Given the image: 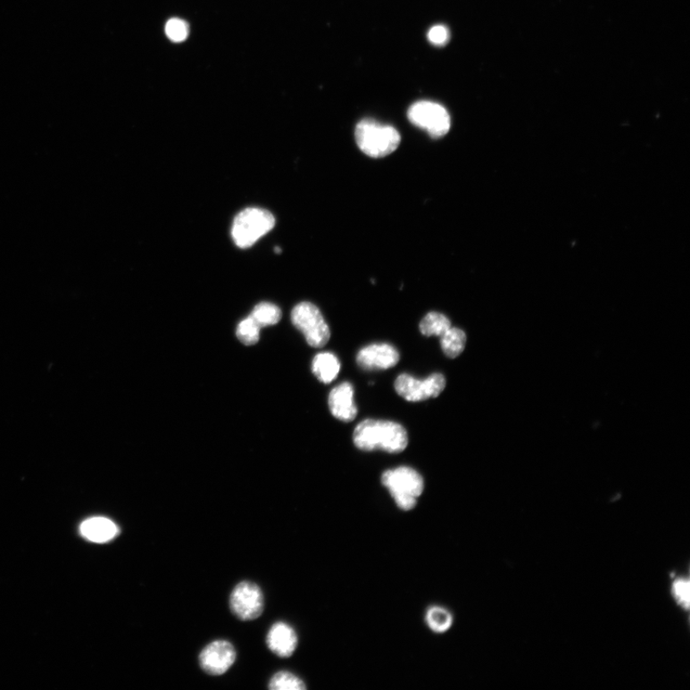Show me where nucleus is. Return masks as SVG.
<instances>
[{
  "instance_id": "nucleus-1",
  "label": "nucleus",
  "mask_w": 690,
  "mask_h": 690,
  "mask_svg": "<svg viewBox=\"0 0 690 690\" xmlns=\"http://www.w3.org/2000/svg\"><path fill=\"white\" fill-rule=\"evenodd\" d=\"M353 441L362 451L383 450L390 453H402L409 445L408 433L402 425L375 420L361 422L355 428Z\"/></svg>"
},
{
  "instance_id": "nucleus-2",
  "label": "nucleus",
  "mask_w": 690,
  "mask_h": 690,
  "mask_svg": "<svg viewBox=\"0 0 690 690\" xmlns=\"http://www.w3.org/2000/svg\"><path fill=\"white\" fill-rule=\"evenodd\" d=\"M382 484L403 511H411L424 491V479L414 469L401 466L386 471Z\"/></svg>"
},
{
  "instance_id": "nucleus-3",
  "label": "nucleus",
  "mask_w": 690,
  "mask_h": 690,
  "mask_svg": "<svg viewBox=\"0 0 690 690\" xmlns=\"http://www.w3.org/2000/svg\"><path fill=\"white\" fill-rule=\"evenodd\" d=\"M355 138L360 150L373 159H381L393 154L401 142L395 128L372 120H363L358 123Z\"/></svg>"
},
{
  "instance_id": "nucleus-4",
  "label": "nucleus",
  "mask_w": 690,
  "mask_h": 690,
  "mask_svg": "<svg viewBox=\"0 0 690 690\" xmlns=\"http://www.w3.org/2000/svg\"><path fill=\"white\" fill-rule=\"evenodd\" d=\"M276 226V218L263 208H245L233 220L231 236L241 249L254 245Z\"/></svg>"
},
{
  "instance_id": "nucleus-5",
  "label": "nucleus",
  "mask_w": 690,
  "mask_h": 690,
  "mask_svg": "<svg viewBox=\"0 0 690 690\" xmlns=\"http://www.w3.org/2000/svg\"><path fill=\"white\" fill-rule=\"evenodd\" d=\"M292 321L295 327L304 335L310 346L320 348L329 342L330 328L316 305L310 303L297 304L292 312Z\"/></svg>"
},
{
  "instance_id": "nucleus-6",
  "label": "nucleus",
  "mask_w": 690,
  "mask_h": 690,
  "mask_svg": "<svg viewBox=\"0 0 690 690\" xmlns=\"http://www.w3.org/2000/svg\"><path fill=\"white\" fill-rule=\"evenodd\" d=\"M409 121L434 138L448 134L451 128V117L448 111L432 101H420L413 104L408 111Z\"/></svg>"
},
{
  "instance_id": "nucleus-7",
  "label": "nucleus",
  "mask_w": 690,
  "mask_h": 690,
  "mask_svg": "<svg viewBox=\"0 0 690 690\" xmlns=\"http://www.w3.org/2000/svg\"><path fill=\"white\" fill-rule=\"evenodd\" d=\"M445 387V377L440 373L432 374L425 380L415 379L409 374H401L395 383L396 393L409 402L436 398L444 392Z\"/></svg>"
},
{
  "instance_id": "nucleus-8",
  "label": "nucleus",
  "mask_w": 690,
  "mask_h": 690,
  "mask_svg": "<svg viewBox=\"0 0 690 690\" xmlns=\"http://www.w3.org/2000/svg\"><path fill=\"white\" fill-rule=\"evenodd\" d=\"M232 613L241 620H254L262 615L264 595L255 583L243 581L233 589L229 600Z\"/></svg>"
},
{
  "instance_id": "nucleus-9",
  "label": "nucleus",
  "mask_w": 690,
  "mask_h": 690,
  "mask_svg": "<svg viewBox=\"0 0 690 690\" xmlns=\"http://www.w3.org/2000/svg\"><path fill=\"white\" fill-rule=\"evenodd\" d=\"M237 650L227 641L219 640L208 644L200 655V665L208 674H225L237 661Z\"/></svg>"
},
{
  "instance_id": "nucleus-10",
  "label": "nucleus",
  "mask_w": 690,
  "mask_h": 690,
  "mask_svg": "<svg viewBox=\"0 0 690 690\" xmlns=\"http://www.w3.org/2000/svg\"><path fill=\"white\" fill-rule=\"evenodd\" d=\"M356 360L362 370H388L396 366L400 354L392 345L373 344L361 349Z\"/></svg>"
},
{
  "instance_id": "nucleus-11",
  "label": "nucleus",
  "mask_w": 690,
  "mask_h": 690,
  "mask_svg": "<svg viewBox=\"0 0 690 690\" xmlns=\"http://www.w3.org/2000/svg\"><path fill=\"white\" fill-rule=\"evenodd\" d=\"M329 409L334 418L343 422L356 419L358 409L354 401V387L348 382L342 383L331 390L328 399Z\"/></svg>"
},
{
  "instance_id": "nucleus-12",
  "label": "nucleus",
  "mask_w": 690,
  "mask_h": 690,
  "mask_svg": "<svg viewBox=\"0 0 690 690\" xmlns=\"http://www.w3.org/2000/svg\"><path fill=\"white\" fill-rule=\"evenodd\" d=\"M297 644V634L291 625L282 621L272 625L267 636V645L273 654L289 658L295 653Z\"/></svg>"
},
{
  "instance_id": "nucleus-13",
  "label": "nucleus",
  "mask_w": 690,
  "mask_h": 690,
  "mask_svg": "<svg viewBox=\"0 0 690 690\" xmlns=\"http://www.w3.org/2000/svg\"><path fill=\"white\" fill-rule=\"evenodd\" d=\"M80 531L91 542L107 543L119 535L120 528L108 518L95 517L85 520Z\"/></svg>"
},
{
  "instance_id": "nucleus-14",
  "label": "nucleus",
  "mask_w": 690,
  "mask_h": 690,
  "mask_svg": "<svg viewBox=\"0 0 690 690\" xmlns=\"http://www.w3.org/2000/svg\"><path fill=\"white\" fill-rule=\"evenodd\" d=\"M312 373L323 384H330L341 370V362L337 356L329 353L318 354L312 363Z\"/></svg>"
},
{
  "instance_id": "nucleus-15",
  "label": "nucleus",
  "mask_w": 690,
  "mask_h": 690,
  "mask_svg": "<svg viewBox=\"0 0 690 690\" xmlns=\"http://www.w3.org/2000/svg\"><path fill=\"white\" fill-rule=\"evenodd\" d=\"M425 621L429 630L436 634H445L451 629L453 618L446 608L433 606L428 609Z\"/></svg>"
},
{
  "instance_id": "nucleus-16",
  "label": "nucleus",
  "mask_w": 690,
  "mask_h": 690,
  "mask_svg": "<svg viewBox=\"0 0 690 690\" xmlns=\"http://www.w3.org/2000/svg\"><path fill=\"white\" fill-rule=\"evenodd\" d=\"M466 334L460 328H451L440 337V345L445 354L451 359L459 357L466 345Z\"/></svg>"
},
{
  "instance_id": "nucleus-17",
  "label": "nucleus",
  "mask_w": 690,
  "mask_h": 690,
  "mask_svg": "<svg viewBox=\"0 0 690 690\" xmlns=\"http://www.w3.org/2000/svg\"><path fill=\"white\" fill-rule=\"evenodd\" d=\"M452 328L450 320L437 312H431L421 320L420 329L426 337H441Z\"/></svg>"
},
{
  "instance_id": "nucleus-18",
  "label": "nucleus",
  "mask_w": 690,
  "mask_h": 690,
  "mask_svg": "<svg viewBox=\"0 0 690 690\" xmlns=\"http://www.w3.org/2000/svg\"><path fill=\"white\" fill-rule=\"evenodd\" d=\"M281 315V310L277 305L262 303L254 307L250 317L258 324L260 328H263L278 323Z\"/></svg>"
},
{
  "instance_id": "nucleus-19",
  "label": "nucleus",
  "mask_w": 690,
  "mask_h": 690,
  "mask_svg": "<svg viewBox=\"0 0 690 690\" xmlns=\"http://www.w3.org/2000/svg\"><path fill=\"white\" fill-rule=\"evenodd\" d=\"M306 687L299 677L289 671H280L273 675L269 685L271 690H303Z\"/></svg>"
},
{
  "instance_id": "nucleus-20",
  "label": "nucleus",
  "mask_w": 690,
  "mask_h": 690,
  "mask_svg": "<svg viewBox=\"0 0 690 690\" xmlns=\"http://www.w3.org/2000/svg\"><path fill=\"white\" fill-rule=\"evenodd\" d=\"M260 329L262 328L249 316L238 324L237 335L239 341L245 345H254L259 341Z\"/></svg>"
},
{
  "instance_id": "nucleus-21",
  "label": "nucleus",
  "mask_w": 690,
  "mask_h": 690,
  "mask_svg": "<svg viewBox=\"0 0 690 690\" xmlns=\"http://www.w3.org/2000/svg\"><path fill=\"white\" fill-rule=\"evenodd\" d=\"M674 600L682 608L687 610L690 602V583L687 578H676L672 584L671 589Z\"/></svg>"
},
{
  "instance_id": "nucleus-22",
  "label": "nucleus",
  "mask_w": 690,
  "mask_h": 690,
  "mask_svg": "<svg viewBox=\"0 0 690 690\" xmlns=\"http://www.w3.org/2000/svg\"><path fill=\"white\" fill-rule=\"evenodd\" d=\"M165 32L171 41L175 43L184 42L188 36V25L184 21L172 19L167 22Z\"/></svg>"
},
{
  "instance_id": "nucleus-23",
  "label": "nucleus",
  "mask_w": 690,
  "mask_h": 690,
  "mask_svg": "<svg viewBox=\"0 0 690 690\" xmlns=\"http://www.w3.org/2000/svg\"><path fill=\"white\" fill-rule=\"evenodd\" d=\"M428 41L435 46H445L450 38V32L445 25H436L428 33Z\"/></svg>"
}]
</instances>
